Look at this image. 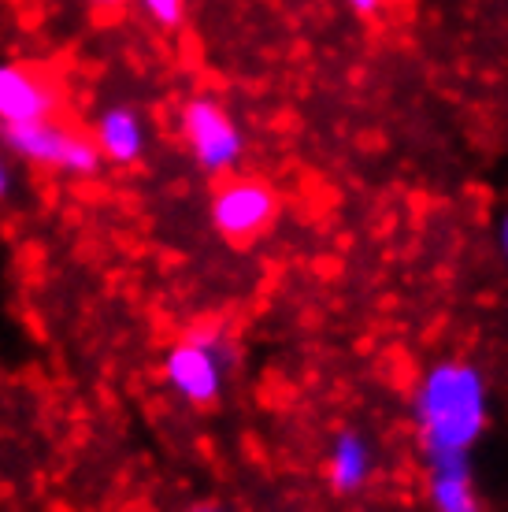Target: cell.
Here are the masks:
<instances>
[{
    "label": "cell",
    "instance_id": "obj_7",
    "mask_svg": "<svg viewBox=\"0 0 508 512\" xmlns=\"http://www.w3.org/2000/svg\"><path fill=\"white\" fill-rule=\"evenodd\" d=\"M379 468V453L360 427H342L327 446V487L342 498H353L360 490H368Z\"/></svg>",
    "mask_w": 508,
    "mask_h": 512
},
{
    "label": "cell",
    "instance_id": "obj_13",
    "mask_svg": "<svg viewBox=\"0 0 508 512\" xmlns=\"http://www.w3.org/2000/svg\"><path fill=\"white\" fill-rule=\"evenodd\" d=\"M12 193V171H8V160L0 156V201Z\"/></svg>",
    "mask_w": 508,
    "mask_h": 512
},
{
    "label": "cell",
    "instance_id": "obj_9",
    "mask_svg": "<svg viewBox=\"0 0 508 512\" xmlns=\"http://www.w3.org/2000/svg\"><path fill=\"white\" fill-rule=\"evenodd\" d=\"M427 472V505L431 512H486L471 457H445V461H423Z\"/></svg>",
    "mask_w": 508,
    "mask_h": 512
},
{
    "label": "cell",
    "instance_id": "obj_4",
    "mask_svg": "<svg viewBox=\"0 0 508 512\" xmlns=\"http://www.w3.org/2000/svg\"><path fill=\"white\" fill-rule=\"evenodd\" d=\"M178 134L204 175H234L245 156V130L212 93H193L178 104Z\"/></svg>",
    "mask_w": 508,
    "mask_h": 512
},
{
    "label": "cell",
    "instance_id": "obj_14",
    "mask_svg": "<svg viewBox=\"0 0 508 512\" xmlns=\"http://www.w3.org/2000/svg\"><path fill=\"white\" fill-rule=\"evenodd\" d=\"M497 245H501V256H505V264H508V212L501 216V223H497Z\"/></svg>",
    "mask_w": 508,
    "mask_h": 512
},
{
    "label": "cell",
    "instance_id": "obj_12",
    "mask_svg": "<svg viewBox=\"0 0 508 512\" xmlns=\"http://www.w3.org/2000/svg\"><path fill=\"white\" fill-rule=\"evenodd\" d=\"M82 4H86L89 12H123V8H127V0H82Z\"/></svg>",
    "mask_w": 508,
    "mask_h": 512
},
{
    "label": "cell",
    "instance_id": "obj_15",
    "mask_svg": "<svg viewBox=\"0 0 508 512\" xmlns=\"http://www.w3.org/2000/svg\"><path fill=\"white\" fill-rule=\"evenodd\" d=\"M190 512H227V509L216 505V501H197V505H190Z\"/></svg>",
    "mask_w": 508,
    "mask_h": 512
},
{
    "label": "cell",
    "instance_id": "obj_10",
    "mask_svg": "<svg viewBox=\"0 0 508 512\" xmlns=\"http://www.w3.org/2000/svg\"><path fill=\"white\" fill-rule=\"evenodd\" d=\"M138 8L160 30H178L186 23V0H138Z\"/></svg>",
    "mask_w": 508,
    "mask_h": 512
},
{
    "label": "cell",
    "instance_id": "obj_2",
    "mask_svg": "<svg viewBox=\"0 0 508 512\" xmlns=\"http://www.w3.org/2000/svg\"><path fill=\"white\" fill-rule=\"evenodd\" d=\"M0 141L26 164L67 175V179H93L104 167L89 130L64 116L38 119V123H0Z\"/></svg>",
    "mask_w": 508,
    "mask_h": 512
},
{
    "label": "cell",
    "instance_id": "obj_1",
    "mask_svg": "<svg viewBox=\"0 0 508 512\" xmlns=\"http://www.w3.org/2000/svg\"><path fill=\"white\" fill-rule=\"evenodd\" d=\"M490 379L471 357H438L412 386V427L423 461L471 457L490 431Z\"/></svg>",
    "mask_w": 508,
    "mask_h": 512
},
{
    "label": "cell",
    "instance_id": "obj_3",
    "mask_svg": "<svg viewBox=\"0 0 508 512\" xmlns=\"http://www.w3.org/2000/svg\"><path fill=\"white\" fill-rule=\"evenodd\" d=\"M230 368H234V346L219 327H193L164 353V383L178 401L193 409L216 405Z\"/></svg>",
    "mask_w": 508,
    "mask_h": 512
},
{
    "label": "cell",
    "instance_id": "obj_6",
    "mask_svg": "<svg viewBox=\"0 0 508 512\" xmlns=\"http://www.w3.org/2000/svg\"><path fill=\"white\" fill-rule=\"evenodd\" d=\"M67 108L64 75L41 60L0 64V123H38Z\"/></svg>",
    "mask_w": 508,
    "mask_h": 512
},
{
    "label": "cell",
    "instance_id": "obj_8",
    "mask_svg": "<svg viewBox=\"0 0 508 512\" xmlns=\"http://www.w3.org/2000/svg\"><path fill=\"white\" fill-rule=\"evenodd\" d=\"M89 138L97 145L104 164L112 167H134L145 156V119L130 104H108L97 112Z\"/></svg>",
    "mask_w": 508,
    "mask_h": 512
},
{
    "label": "cell",
    "instance_id": "obj_11",
    "mask_svg": "<svg viewBox=\"0 0 508 512\" xmlns=\"http://www.w3.org/2000/svg\"><path fill=\"white\" fill-rule=\"evenodd\" d=\"M345 4H349V8H353L360 19H371V15H379L382 8L390 4V0H345Z\"/></svg>",
    "mask_w": 508,
    "mask_h": 512
},
{
    "label": "cell",
    "instance_id": "obj_5",
    "mask_svg": "<svg viewBox=\"0 0 508 512\" xmlns=\"http://www.w3.org/2000/svg\"><path fill=\"white\" fill-rule=\"evenodd\" d=\"M212 227L223 242L230 245H253L264 238L275 219H279V193L271 190V182L256 175H223L208 201Z\"/></svg>",
    "mask_w": 508,
    "mask_h": 512
}]
</instances>
